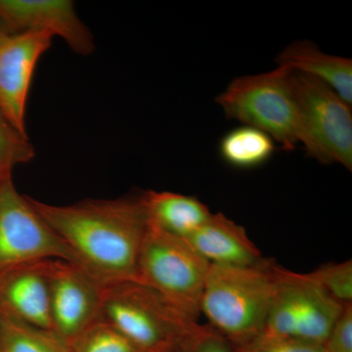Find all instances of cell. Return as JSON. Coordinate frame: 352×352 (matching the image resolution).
<instances>
[{
    "mask_svg": "<svg viewBox=\"0 0 352 352\" xmlns=\"http://www.w3.org/2000/svg\"><path fill=\"white\" fill-rule=\"evenodd\" d=\"M29 200L73 252L78 265L102 284L136 280L139 254L149 227L142 195L69 206Z\"/></svg>",
    "mask_w": 352,
    "mask_h": 352,
    "instance_id": "obj_1",
    "label": "cell"
},
{
    "mask_svg": "<svg viewBox=\"0 0 352 352\" xmlns=\"http://www.w3.org/2000/svg\"><path fill=\"white\" fill-rule=\"evenodd\" d=\"M273 263L250 267L210 264L200 312L233 346L263 332L273 289Z\"/></svg>",
    "mask_w": 352,
    "mask_h": 352,
    "instance_id": "obj_2",
    "label": "cell"
},
{
    "mask_svg": "<svg viewBox=\"0 0 352 352\" xmlns=\"http://www.w3.org/2000/svg\"><path fill=\"white\" fill-rule=\"evenodd\" d=\"M215 102L227 119L265 132L285 151H294L298 144L291 69L277 66L266 73L238 76Z\"/></svg>",
    "mask_w": 352,
    "mask_h": 352,
    "instance_id": "obj_3",
    "label": "cell"
},
{
    "mask_svg": "<svg viewBox=\"0 0 352 352\" xmlns=\"http://www.w3.org/2000/svg\"><path fill=\"white\" fill-rule=\"evenodd\" d=\"M210 266L187 240L149 222L139 254L136 281L151 287L187 318L198 321Z\"/></svg>",
    "mask_w": 352,
    "mask_h": 352,
    "instance_id": "obj_4",
    "label": "cell"
},
{
    "mask_svg": "<svg viewBox=\"0 0 352 352\" xmlns=\"http://www.w3.org/2000/svg\"><path fill=\"white\" fill-rule=\"evenodd\" d=\"M298 140L308 157L352 170V106L311 76L292 72Z\"/></svg>",
    "mask_w": 352,
    "mask_h": 352,
    "instance_id": "obj_5",
    "label": "cell"
},
{
    "mask_svg": "<svg viewBox=\"0 0 352 352\" xmlns=\"http://www.w3.org/2000/svg\"><path fill=\"white\" fill-rule=\"evenodd\" d=\"M144 352L173 344L192 322L151 287L136 280L103 285L100 318Z\"/></svg>",
    "mask_w": 352,
    "mask_h": 352,
    "instance_id": "obj_6",
    "label": "cell"
},
{
    "mask_svg": "<svg viewBox=\"0 0 352 352\" xmlns=\"http://www.w3.org/2000/svg\"><path fill=\"white\" fill-rule=\"evenodd\" d=\"M46 259L78 264L75 254L34 210L29 197L16 189L12 173L0 175V274Z\"/></svg>",
    "mask_w": 352,
    "mask_h": 352,
    "instance_id": "obj_7",
    "label": "cell"
},
{
    "mask_svg": "<svg viewBox=\"0 0 352 352\" xmlns=\"http://www.w3.org/2000/svg\"><path fill=\"white\" fill-rule=\"evenodd\" d=\"M51 328L67 342L100 318L103 284L82 266L47 261Z\"/></svg>",
    "mask_w": 352,
    "mask_h": 352,
    "instance_id": "obj_8",
    "label": "cell"
},
{
    "mask_svg": "<svg viewBox=\"0 0 352 352\" xmlns=\"http://www.w3.org/2000/svg\"><path fill=\"white\" fill-rule=\"evenodd\" d=\"M54 36L44 32L14 34L0 43V111L27 135L25 111L34 69Z\"/></svg>",
    "mask_w": 352,
    "mask_h": 352,
    "instance_id": "obj_9",
    "label": "cell"
},
{
    "mask_svg": "<svg viewBox=\"0 0 352 352\" xmlns=\"http://www.w3.org/2000/svg\"><path fill=\"white\" fill-rule=\"evenodd\" d=\"M0 22L13 34L44 32L60 36L82 56L95 50L94 34L71 0H0Z\"/></svg>",
    "mask_w": 352,
    "mask_h": 352,
    "instance_id": "obj_10",
    "label": "cell"
},
{
    "mask_svg": "<svg viewBox=\"0 0 352 352\" xmlns=\"http://www.w3.org/2000/svg\"><path fill=\"white\" fill-rule=\"evenodd\" d=\"M47 261L22 264L0 274V314L52 330Z\"/></svg>",
    "mask_w": 352,
    "mask_h": 352,
    "instance_id": "obj_11",
    "label": "cell"
},
{
    "mask_svg": "<svg viewBox=\"0 0 352 352\" xmlns=\"http://www.w3.org/2000/svg\"><path fill=\"white\" fill-rule=\"evenodd\" d=\"M275 273L293 302L296 317V338L324 344L346 305L329 295L307 273L293 272L277 264Z\"/></svg>",
    "mask_w": 352,
    "mask_h": 352,
    "instance_id": "obj_12",
    "label": "cell"
},
{
    "mask_svg": "<svg viewBox=\"0 0 352 352\" xmlns=\"http://www.w3.org/2000/svg\"><path fill=\"white\" fill-rule=\"evenodd\" d=\"M210 264L250 267L265 263L258 247L245 228L223 214H212L210 219L186 238Z\"/></svg>",
    "mask_w": 352,
    "mask_h": 352,
    "instance_id": "obj_13",
    "label": "cell"
},
{
    "mask_svg": "<svg viewBox=\"0 0 352 352\" xmlns=\"http://www.w3.org/2000/svg\"><path fill=\"white\" fill-rule=\"evenodd\" d=\"M276 63L325 83L352 106V60L349 58L327 54L311 41H296L278 55Z\"/></svg>",
    "mask_w": 352,
    "mask_h": 352,
    "instance_id": "obj_14",
    "label": "cell"
},
{
    "mask_svg": "<svg viewBox=\"0 0 352 352\" xmlns=\"http://www.w3.org/2000/svg\"><path fill=\"white\" fill-rule=\"evenodd\" d=\"M142 199L150 223L183 239L195 232L212 214L195 197L151 190L144 192Z\"/></svg>",
    "mask_w": 352,
    "mask_h": 352,
    "instance_id": "obj_15",
    "label": "cell"
},
{
    "mask_svg": "<svg viewBox=\"0 0 352 352\" xmlns=\"http://www.w3.org/2000/svg\"><path fill=\"white\" fill-rule=\"evenodd\" d=\"M275 141L265 132L249 126L231 129L220 139V157L240 170L256 168L267 163L276 151Z\"/></svg>",
    "mask_w": 352,
    "mask_h": 352,
    "instance_id": "obj_16",
    "label": "cell"
},
{
    "mask_svg": "<svg viewBox=\"0 0 352 352\" xmlns=\"http://www.w3.org/2000/svg\"><path fill=\"white\" fill-rule=\"evenodd\" d=\"M0 352H71L54 331L0 314Z\"/></svg>",
    "mask_w": 352,
    "mask_h": 352,
    "instance_id": "obj_17",
    "label": "cell"
},
{
    "mask_svg": "<svg viewBox=\"0 0 352 352\" xmlns=\"http://www.w3.org/2000/svg\"><path fill=\"white\" fill-rule=\"evenodd\" d=\"M68 344L71 352H144L102 319L94 322Z\"/></svg>",
    "mask_w": 352,
    "mask_h": 352,
    "instance_id": "obj_18",
    "label": "cell"
},
{
    "mask_svg": "<svg viewBox=\"0 0 352 352\" xmlns=\"http://www.w3.org/2000/svg\"><path fill=\"white\" fill-rule=\"evenodd\" d=\"M36 156L29 138L21 133L0 111V175L12 173L19 164L31 162Z\"/></svg>",
    "mask_w": 352,
    "mask_h": 352,
    "instance_id": "obj_19",
    "label": "cell"
},
{
    "mask_svg": "<svg viewBox=\"0 0 352 352\" xmlns=\"http://www.w3.org/2000/svg\"><path fill=\"white\" fill-rule=\"evenodd\" d=\"M175 352H237L223 336L210 327L192 322L173 344Z\"/></svg>",
    "mask_w": 352,
    "mask_h": 352,
    "instance_id": "obj_20",
    "label": "cell"
},
{
    "mask_svg": "<svg viewBox=\"0 0 352 352\" xmlns=\"http://www.w3.org/2000/svg\"><path fill=\"white\" fill-rule=\"evenodd\" d=\"M309 277L335 298L347 305L352 303V263H328L307 273Z\"/></svg>",
    "mask_w": 352,
    "mask_h": 352,
    "instance_id": "obj_21",
    "label": "cell"
},
{
    "mask_svg": "<svg viewBox=\"0 0 352 352\" xmlns=\"http://www.w3.org/2000/svg\"><path fill=\"white\" fill-rule=\"evenodd\" d=\"M233 346L237 352H324L323 344L264 333L244 344Z\"/></svg>",
    "mask_w": 352,
    "mask_h": 352,
    "instance_id": "obj_22",
    "label": "cell"
},
{
    "mask_svg": "<svg viewBox=\"0 0 352 352\" xmlns=\"http://www.w3.org/2000/svg\"><path fill=\"white\" fill-rule=\"evenodd\" d=\"M323 346L324 352H352V303L344 305Z\"/></svg>",
    "mask_w": 352,
    "mask_h": 352,
    "instance_id": "obj_23",
    "label": "cell"
},
{
    "mask_svg": "<svg viewBox=\"0 0 352 352\" xmlns=\"http://www.w3.org/2000/svg\"><path fill=\"white\" fill-rule=\"evenodd\" d=\"M12 34H14L13 32L9 31V30L7 29L6 25H4L3 24H2L1 22H0V43H1V41H3L4 39L8 38V36H12Z\"/></svg>",
    "mask_w": 352,
    "mask_h": 352,
    "instance_id": "obj_24",
    "label": "cell"
},
{
    "mask_svg": "<svg viewBox=\"0 0 352 352\" xmlns=\"http://www.w3.org/2000/svg\"><path fill=\"white\" fill-rule=\"evenodd\" d=\"M148 352H175V349H173V344H168V346L157 347V349Z\"/></svg>",
    "mask_w": 352,
    "mask_h": 352,
    "instance_id": "obj_25",
    "label": "cell"
}]
</instances>
